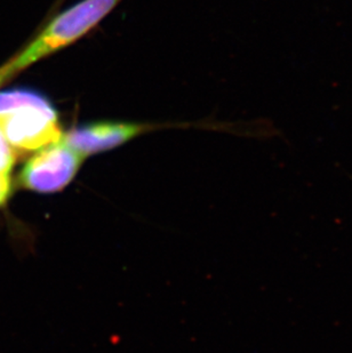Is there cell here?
Instances as JSON below:
<instances>
[{
    "mask_svg": "<svg viewBox=\"0 0 352 353\" xmlns=\"http://www.w3.org/2000/svg\"><path fill=\"white\" fill-rule=\"evenodd\" d=\"M83 154L61 140L40 148L24 163L19 183L27 190L52 194L63 190L70 183L83 163Z\"/></svg>",
    "mask_w": 352,
    "mask_h": 353,
    "instance_id": "3957f363",
    "label": "cell"
},
{
    "mask_svg": "<svg viewBox=\"0 0 352 353\" xmlns=\"http://www.w3.org/2000/svg\"><path fill=\"white\" fill-rule=\"evenodd\" d=\"M0 130L14 151H35L63 137L59 116L46 97L35 90L0 92Z\"/></svg>",
    "mask_w": 352,
    "mask_h": 353,
    "instance_id": "6da1fadb",
    "label": "cell"
},
{
    "mask_svg": "<svg viewBox=\"0 0 352 353\" xmlns=\"http://www.w3.org/2000/svg\"><path fill=\"white\" fill-rule=\"evenodd\" d=\"M15 163V151L0 130V207L10 198L12 190L10 173Z\"/></svg>",
    "mask_w": 352,
    "mask_h": 353,
    "instance_id": "5b68a950",
    "label": "cell"
},
{
    "mask_svg": "<svg viewBox=\"0 0 352 353\" xmlns=\"http://www.w3.org/2000/svg\"><path fill=\"white\" fill-rule=\"evenodd\" d=\"M120 0H81L57 15L21 54L5 64L8 77L43 57L67 47L93 29Z\"/></svg>",
    "mask_w": 352,
    "mask_h": 353,
    "instance_id": "7a4b0ae2",
    "label": "cell"
},
{
    "mask_svg": "<svg viewBox=\"0 0 352 353\" xmlns=\"http://www.w3.org/2000/svg\"><path fill=\"white\" fill-rule=\"evenodd\" d=\"M148 130L146 125L140 123L100 121L76 127L63 137L69 145L86 157L119 147Z\"/></svg>",
    "mask_w": 352,
    "mask_h": 353,
    "instance_id": "277c9868",
    "label": "cell"
}]
</instances>
